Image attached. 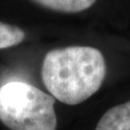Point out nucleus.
Listing matches in <instances>:
<instances>
[{
  "label": "nucleus",
  "instance_id": "nucleus-1",
  "mask_svg": "<svg viewBox=\"0 0 130 130\" xmlns=\"http://www.w3.org/2000/svg\"><path fill=\"white\" fill-rule=\"evenodd\" d=\"M106 69L104 56L98 48H55L44 56L42 78L55 99L68 105H77L100 89L106 76Z\"/></svg>",
  "mask_w": 130,
  "mask_h": 130
},
{
  "label": "nucleus",
  "instance_id": "nucleus-2",
  "mask_svg": "<svg viewBox=\"0 0 130 130\" xmlns=\"http://www.w3.org/2000/svg\"><path fill=\"white\" fill-rule=\"evenodd\" d=\"M55 98L31 84L0 87V121L11 130H56Z\"/></svg>",
  "mask_w": 130,
  "mask_h": 130
},
{
  "label": "nucleus",
  "instance_id": "nucleus-3",
  "mask_svg": "<svg viewBox=\"0 0 130 130\" xmlns=\"http://www.w3.org/2000/svg\"><path fill=\"white\" fill-rule=\"evenodd\" d=\"M95 130H130V101L112 107L105 112Z\"/></svg>",
  "mask_w": 130,
  "mask_h": 130
},
{
  "label": "nucleus",
  "instance_id": "nucleus-4",
  "mask_svg": "<svg viewBox=\"0 0 130 130\" xmlns=\"http://www.w3.org/2000/svg\"><path fill=\"white\" fill-rule=\"evenodd\" d=\"M42 8L58 13H80L93 6L96 0H31Z\"/></svg>",
  "mask_w": 130,
  "mask_h": 130
},
{
  "label": "nucleus",
  "instance_id": "nucleus-5",
  "mask_svg": "<svg viewBox=\"0 0 130 130\" xmlns=\"http://www.w3.org/2000/svg\"><path fill=\"white\" fill-rule=\"evenodd\" d=\"M24 39L25 33L21 28L0 21V49L15 46Z\"/></svg>",
  "mask_w": 130,
  "mask_h": 130
}]
</instances>
